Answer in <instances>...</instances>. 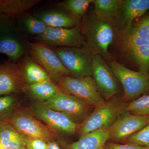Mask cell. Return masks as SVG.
Here are the masks:
<instances>
[{"mask_svg": "<svg viewBox=\"0 0 149 149\" xmlns=\"http://www.w3.org/2000/svg\"><path fill=\"white\" fill-rule=\"evenodd\" d=\"M123 53L139 67V71H149V14L129 27L120 30Z\"/></svg>", "mask_w": 149, "mask_h": 149, "instance_id": "obj_1", "label": "cell"}, {"mask_svg": "<svg viewBox=\"0 0 149 149\" xmlns=\"http://www.w3.org/2000/svg\"><path fill=\"white\" fill-rule=\"evenodd\" d=\"M81 28L85 39L83 47L92 56L99 55L111 61L109 48L114 40V19L100 18L93 12L84 16Z\"/></svg>", "mask_w": 149, "mask_h": 149, "instance_id": "obj_2", "label": "cell"}, {"mask_svg": "<svg viewBox=\"0 0 149 149\" xmlns=\"http://www.w3.org/2000/svg\"><path fill=\"white\" fill-rule=\"evenodd\" d=\"M127 104L123 98H113L95 107L84 121L78 124L79 138L95 130L110 129Z\"/></svg>", "mask_w": 149, "mask_h": 149, "instance_id": "obj_3", "label": "cell"}, {"mask_svg": "<svg viewBox=\"0 0 149 149\" xmlns=\"http://www.w3.org/2000/svg\"><path fill=\"white\" fill-rule=\"evenodd\" d=\"M56 85L63 92L74 96L95 108L104 102L93 77L75 78L68 75L60 77Z\"/></svg>", "mask_w": 149, "mask_h": 149, "instance_id": "obj_4", "label": "cell"}, {"mask_svg": "<svg viewBox=\"0 0 149 149\" xmlns=\"http://www.w3.org/2000/svg\"><path fill=\"white\" fill-rule=\"evenodd\" d=\"M68 70L70 76H93V58L83 47H51Z\"/></svg>", "mask_w": 149, "mask_h": 149, "instance_id": "obj_5", "label": "cell"}, {"mask_svg": "<svg viewBox=\"0 0 149 149\" xmlns=\"http://www.w3.org/2000/svg\"><path fill=\"white\" fill-rule=\"evenodd\" d=\"M109 66L124 91L125 100H135L149 91L148 74L141 71H133L114 61Z\"/></svg>", "mask_w": 149, "mask_h": 149, "instance_id": "obj_6", "label": "cell"}, {"mask_svg": "<svg viewBox=\"0 0 149 149\" xmlns=\"http://www.w3.org/2000/svg\"><path fill=\"white\" fill-rule=\"evenodd\" d=\"M42 102L48 107L65 115L77 124L84 121L94 108L60 90L53 97Z\"/></svg>", "mask_w": 149, "mask_h": 149, "instance_id": "obj_7", "label": "cell"}, {"mask_svg": "<svg viewBox=\"0 0 149 149\" xmlns=\"http://www.w3.org/2000/svg\"><path fill=\"white\" fill-rule=\"evenodd\" d=\"M8 120L19 133L27 139H40L47 143L57 139L56 133L52 129L25 112L15 111Z\"/></svg>", "mask_w": 149, "mask_h": 149, "instance_id": "obj_8", "label": "cell"}, {"mask_svg": "<svg viewBox=\"0 0 149 149\" xmlns=\"http://www.w3.org/2000/svg\"><path fill=\"white\" fill-rule=\"evenodd\" d=\"M15 22V18L0 13V53L15 62L24 54L25 49Z\"/></svg>", "mask_w": 149, "mask_h": 149, "instance_id": "obj_9", "label": "cell"}, {"mask_svg": "<svg viewBox=\"0 0 149 149\" xmlns=\"http://www.w3.org/2000/svg\"><path fill=\"white\" fill-rule=\"evenodd\" d=\"M36 39L52 47H83L85 42L80 25L70 28L48 27Z\"/></svg>", "mask_w": 149, "mask_h": 149, "instance_id": "obj_10", "label": "cell"}, {"mask_svg": "<svg viewBox=\"0 0 149 149\" xmlns=\"http://www.w3.org/2000/svg\"><path fill=\"white\" fill-rule=\"evenodd\" d=\"M28 48L31 58L45 70L51 78L56 82L62 76H70L69 71L50 47L36 42L29 43Z\"/></svg>", "mask_w": 149, "mask_h": 149, "instance_id": "obj_11", "label": "cell"}, {"mask_svg": "<svg viewBox=\"0 0 149 149\" xmlns=\"http://www.w3.org/2000/svg\"><path fill=\"white\" fill-rule=\"evenodd\" d=\"M93 77L99 93L105 101L120 92L118 80L110 66L99 55L93 56Z\"/></svg>", "mask_w": 149, "mask_h": 149, "instance_id": "obj_12", "label": "cell"}, {"mask_svg": "<svg viewBox=\"0 0 149 149\" xmlns=\"http://www.w3.org/2000/svg\"><path fill=\"white\" fill-rule=\"evenodd\" d=\"M32 110L35 116L45 123L56 133L73 135L77 132L78 124L65 115L48 107L42 102L35 104Z\"/></svg>", "mask_w": 149, "mask_h": 149, "instance_id": "obj_13", "label": "cell"}, {"mask_svg": "<svg viewBox=\"0 0 149 149\" xmlns=\"http://www.w3.org/2000/svg\"><path fill=\"white\" fill-rule=\"evenodd\" d=\"M148 123L149 116L137 115L123 111L109 129V140L125 141Z\"/></svg>", "mask_w": 149, "mask_h": 149, "instance_id": "obj_14", "label": "cell"}, {"mask_svg": "<svg viewBox=\"0 0 149 149\" xmlns=\"http://www.w3.org/2000/svg\"><path fill=\"white\" fill-rule=\"evenodd\" d=\"M27 86L16 62L9 61L0 63V96L25 92Z\"/></svg>", "mask_w": 149, "mask_h": 149, "instance_id": "obj_15", "label": "cell"}, {"mask_svg": "<svg viewBox=\"0 0 149 149\" xmlns=\"http://www.w3.org/2000/svg\"><path fill=\"white\" fill-rule=\"evenodd\" d=\"M148 10L149 0H125L114 19L115 26L120 30L125 29Z\"/></svg>", "mask_w": 149, "mask_h": 149, "instance_id": "obj_16", "label": "cell"}, {"mask_svg": "<svg viewBox=\"0 0 149 149\" xmlns=\"http://www.w3.org/2000/svg\"><path fill=\"white\" fill-rule=\"evenodd\" d=\"M109 137V129L95 130L81 136L75 142L62 143V149H103Z\"/></svg>", "mask_w": 149, "mask_h": 149, "instance_id": "obj_17", "label": "cell"}, {"mask_svg": "<svg viewBox=\"0 0 149 149\" xmlns=\"http://www.w3.org/2000/svg\"><path fill=\"white\" fill-rule=\"evenodd\" d=\"M33 15L44 22L47 27L70 28L80 25L79 20L74 17L60 11L39 12Z\"/></svg>", "mask_w": 149, "mask_h": 149, "instance_id": "obj_18", "label": "cell"}, {"mask_svg": "<svg viewBox=\"0 0 149 149\" xmlns=\"http://www.w3.org/2000/svg\"><path fill=\"white\" fill-rule=\"evenodd\" d=\"M19 65L27 85L51 80L49 73L32 58L26 57Z\"/></svg>", "mask_w": 149, "mask_h": 149, "instance_id": "obj_19", "label": "cell"}, {"mask_svg": "<svg viewBox=\"0 0 149 149\" xmlns=\"http://www.w3.org/2000/svg\"><path fill=\"white\" fill-rule=\"evenodd\" d=\"M28 139L19 133L8 120L0 121V143L10 149L26 147Z\"/></svg>", "mask_w": 149, "mask_h": 149, "instance_id": "obj_20", "label": "cell"}, {"mask_svg": "<svg viewBox=\"0 0 149 149\" xmlns=\"http://www.w3.org/2000/svg\"><path fill=\"white\" fill-rule=\"evenodd\" d=\"M41 0H0V13L16 18L25 14Z\"/></svg>", "mask_w": 149, "mask_h": 149, "instance_id": "obj_21", "label": "cell"}, {"mask_svg": "<svg viewBox=\"0 0 149 149\" xmlns=\"http://www.w3.org/2000/svg\"><path fill=\"white\" fill-rule=\"evenodd\" d=\"M59 90L56 84L48 80L27 85L26 91L34 98L43 102L53 97Z\"/></svg>", "mask_w": 149, "mask_h": 149, "instance_id": "obj_22", "label": "cell"}, {"mask_svg": "<svg viewBox=\"0 0 149 149\" xmlns=\"http://www.w3.org/2000/svg\"><path fill=\"white\" fill-rule=\"evenodd\" d=\"M123 0H94V13L96 16L107 19H114Z\"/></svg>", "mask_w": 149, "mask_h": 149, "instance_id": "obj_23", "label": "cell"}, {"mask_svg": "<svg viewBox=\"0 0 149 149\" xmlns=\"http://www.w3.org/2000/svg\"><path fill=\"white\" fill-rule=\"evenodd\" d=\"M17 18V27L18 29H22L29 35L40 36L47 28V26L44 22L33 15H24Z\"/></svg>", "mask_w": 149, "mask_h": 149, "instance_id": "obj_24", "label": "cell"}, {"mask_svg": "<svg viewBox=\"0 0 149 149\" xmlns=\"http://www.w3.org/2000/svg\"><path fill=\"white\" fill-rule=\"evenodd\" d=\"M94 0H66L59 3L58 6L69 11L72 16L78 19L85 16L90 4Z\"/></svg>", "mask_w": 149, "mask_h": 149, "instance_id": "obj_25", "label": "cell"}, {"mask_svg": "<svg viewBox=\"0 0 149 149\" xmlns=\"http://www.w3.org/2000/svg\"><path fill=\"white\" fill-rule=\"evenodd\" d=\"M124 111L137 115L149 116V95H145L128 103Z\"/></svg>", "mask_w": 149, "mask_h": 149, "instance_id": "obj_26", "label": "cell"}, {"mask_svg": "<svg viewBox=\"0 0 149 149\" xmlns=\"http://www.w3.org/2000/svg\"><path fill=\"white\" fill-rule=\"evenodd\" d=\"M16 98L13 95L0 96V121L8 120L15 111Z\"/></svg>", "mask_w": 149, "mask_h": 149, "instance_id": "obj_27", "label": "cell"}, {"mask_svg": "<svg viewBox=\"0 0 149 149\" xmlns=\"http://www.w3.org/2000/svg\"><path fill=\"white\" fill-rule=\"evenodd\" d=\"M125 141L149 149V123L128 137Z\"/></svg>", "mask_w": 149, "mask_h": 149, "instance_id": "obj_28", "label": "cell"}, {"mask_svg": "<svg viewBox=\"0 0 149 149\" xmlns=\"http://www.w3.org/2000/svg\"><path fill=\"white\" fill-rule=\"evenodd\" d=\"M103 149H149L133 143L127 142L125 144L116 143L114 142H107Z\"/></svg>", "mask_w": 149, "mask_h": 149, "instance_id": "obj_29", "label": "cell"}, {"mask_svg": "<svg viewBox=\"0 0 149 149\" xmlns=\"http://www.w3.org/2000/svg\"><path fill=\"white\" fill-rule=\"evenodd\" d=\"M47 143L40 139H28L26 148L28 149H47Z\"/></svg>", "mask_w": 149, "mask_h": 149, "instance_id": "obj_30", "label": "cell"}, {"mask_svg": "<svg viewBox=\"0 0 149 149\" xmlns=\"http://www.w3.org/2000/svg\"><path fill=\"white\" fill-rule=\"evenodd\" d=\"M47 149H61L55 141H49L47 142Z\"/></svg>", "mask_w": 149, "mask_h": 149, "instance_id": "obj_31", "label": "cell"}, {"mask_svg": "<svg viewBox=\"0 0 149 149\" xmlns=\"http://www.w3.org/2000/svg\"><path fill=\"white\" fill-rule=\"evenodd\" d=\"M0 149H10L8 148H5V147L3 146L0 143Z\"/></svg>", "mask_w": 149, "mask_h": 149, "instance_id": "obj_32", "label": "cell"}, {"mask_svg": "<svg viewBox=\"0 0 149 149\" xmlns=\"http://www.w3.org/2000/svg\"><path fill=\"white\" fill-rule=\"evenodd\" d=\"M19 149H27V148H26V147H23V148H20Z\"/></svg>", "mask_w": 149, "mask_h": 149, "instance_id": "obj_33", "label": "cell"}, {"mask_svg": "<svg viewBox=\"0 0 149 149\" xmlns=\"http://www.w3.org/2000/svg\"><path fill=\"white\" fill-rule=\"evenodd\" d=\"M148 77H149V73H148Z\"/></svg>", "mask_w": 149, "mask_h": 149, "instance_id": "obj_34", "label": "cell"}]
</instances>
